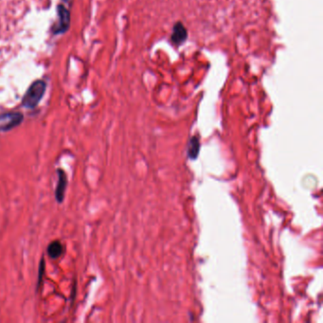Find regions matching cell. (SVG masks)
<instances>
[{
    "label": "cell",
    "instance_id": "1",
    "mask_svg": "<svg viewBox=\"0 0 323 323\" xmlns=\"http://www.w3.org/2000/svg\"><path fill=\"white\" fill-rule=\"evenodd\" d=\"M45 91V83L43 81H36L32 83L23 98V106L26 108H34L37 106L41 99L43 98Z\"/></svg>",
    "mask_w": 323,
    "mask_h": 323
},
{
    "label": "cell",
    "instance_id": "2",
    "mask_svg": "<svg viewBox=\"0 0 323 323\" xmlns=\"http://www.w3.org/2000/svg\"><path fill=\"white\" fill-rule=\"evenodd\" d=\"M23 120L21 113H5L0 115V131H9L19 125Z\"/></svg>",
    "mask_w": 323,
    "mask_h": 323
},
{
    "label": "cell",
    "instance_id": "3",
    "mask_svg": "<svg viewBox=\"0 0 323 323\" xmlns=\"http://www.w3.org/2000/svg\"><path fill=\"white\" fill-rule=\"evenodd\" d=\"M58 15H59V25L55 30V33H62L68 30L70 23L69 12L62 5L58 6Z\"/></svg>",
    "mask_w": 323,
    "mask_h": 323
},
{
    "label": "cell",
    "instance_id": "4",
    "mask_svg": "<svg viewBox=\"0 0 323 323\" xmlns=\"http://www.w3.org/2000/svg\"><path fill=\"white\" fill-rule=\"evenodd\" d=\"M66 186H67V177L63 171H59V183H58V187L56 189V198L60 203L64 199Z\"/></svg>",
    "mask_w": 323,
    "mask_h": 323
},
{
    "label": "cell",
    "instance_id": "5",
    "mask_svg": "<svg viewBox=\"0 0 323 323\" xmlns=\"http://www.w3.org/2000/svg\"><path fill=\"white\" fill-rule=\"evenodd\" d=\"M63 247L60 242H53L48 248V253L52 258H58L62 254Z\"/></svg>",
    "mask_w": 323,
    "mask_h": 323
},
{
    "label": "cell",
    "instance_id": "6",
    "mask_svg": "<svg viewBox=\"0 0 323 323\" xmlns=\"http://www.w3.org/2000/svg\"><path fill=\"white\" fill-rule=\"evenodd\" d=\"M64 1H66V2H68V1H69V0H64Z\"/></svg>",
    "mask_w": 323,
    "mask_h": 323
}]
</instances>
